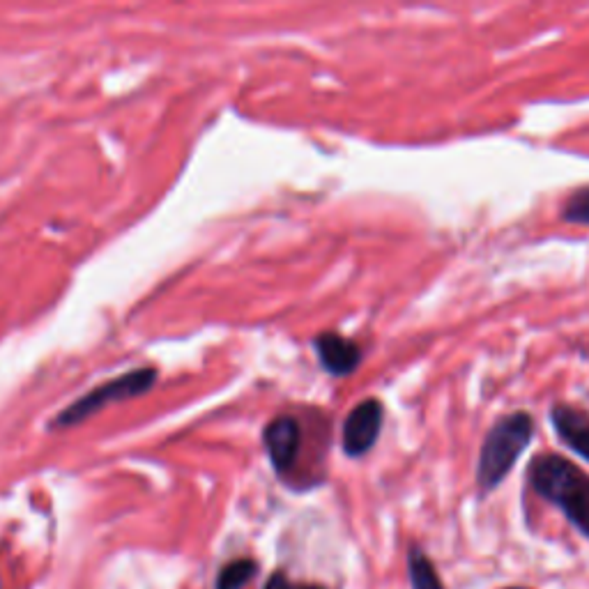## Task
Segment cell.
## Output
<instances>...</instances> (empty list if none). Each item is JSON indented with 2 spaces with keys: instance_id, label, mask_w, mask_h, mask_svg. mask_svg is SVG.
<instances>
[{
  "instance_id": "1",
  "label": "cell",
  "mask_w": 589,
  "mask_h": 589,
  "mask_svg": "<svg viewBox=\"0 0 589 589\" xmlns=\"http://www.w3.org/2000/svg\"><path fill=\"white\" fill-rule=\"evenodd\" d=\"M527 481L589 539V474L562 456L541 454L527 468Z\"/></svg>"
},
{
  "instance_id": "2",
  "label": "cell",
  "mask_w": 589,
  "mask_h": 589,
  "mask_svg": "<svg viewBox=\"0 0 589 589\" xmlns=\"http://www.w3.org/2000/svg\"><path fill=\"white\" fill-rule=\"evenodd\" d=\"M532 417L527 412H514L502 417L486 435L477 465V486L481 495L493 493L514 468L520 454L532 440Z\"/></svg>"
},
{
  "instance_id": "3",
  "label": "cell",
  "mask_w": 589,
  "mask_h": 589,
  "mask_svg": "<svg viewBox=\"0 0 589 589\" xmlns=\"http://www.w3.org/2000/svg\"><path fill=\"white\" fill-rule=\"evenodd\" d=\"M155 380H157L155 369H136V371L125 373V376H118L109 382H104V385L95 387L93 392L81 396V399L74 401L70 408L60 412V415L51 422V428L76 426L86 422L88 417H93L95 412L106 408L109 403L136 399V396L150 392L152 385H155Z\"/></svg>"
},
{
  "instance_id": "4",
  "label": "cell",
  "mask_w": 589,
  "mask_h": 589,
  "mask_svg": "<svg viewBox=\"0 0 589 589\" xmlns=\"http://www.w3.org/2000/svg\"><path fill=\"white\" fill-rule=\"evenodd\" d=\"M382 417H385V408L376 399L362 401L346 417V424H343V451L350 458H359L373 449L382 431Z\"/></svg>"
},
{
  "instance_id": "5",
  "label": "cell",
  "mask_w": 589,
  "mask_h": 589,
  "mask_svg": "<svg viewBox=\"0 0 589 589\" xmlns=\"http://www.w3.org/2000/svg\"><path fill=\"white\" fill-rule=\"evenodd\" d=\"M300 424L293 417H277L265 426L263 442L277 472H288L300 454Z\"/></svg>"
},
{
  "instance_id": "6",
  "label": "cell",
  "mask_w": 589,
  "mask_h": 589,
  "mask_svg": "<svg viewBox=\"0 0 589 589\" xmlns=\"http://www.w3.org/2000/svg\"><path fill=\"white\" fill-rule=\"evenodd\" d=\"M316 353L320 364L332 376H348L362 362V350L346 336L327 332L316 339Z\"/></svg>"
},
{
  "instance_id": "7",
  "label": "cell",
  "mask_w": 589,
  "mask_h": 589,
  "mask_svg": "<svg viewBox=\"0 0 589 589\" xmlns=\"http://www.w3.org/2000/svg\"><path fill=\"white\" fill-rule=\"evenodd\" d=\"M553 426L566 447L589 461V415L573 405H555L550 412Z\"/></svg>"
},
{
  "instance_id": "8",
  "label": "cell",
  "mask_w": 589,
  "mask_h": 589,
  "mask_svg": "<svg viewBox=\"0 0 589 589\" xmlns=\"http://www.w3.org/2000/svg\"><path fill=\"white\" fill-rule=\"evenodd\" d=\"M408 578L412 589H447L438 571L422 548L412 546L408 553Z\"/></svg>"
},
{
  "instance_id": "9",
  "label": "cell",
  "mask_w": 589,
  "mask_h": 589,
  "mask_svg": "<svg viewBox=\"0 0 589 589\" xmlns=\"http://www.w3.org/2000/svg\"><path fill=\"white\" fill-rule=\"evenodd\" d=\"M258 566L251 560H235L221 569L217 578V589H242L256 576Z\"/></svg>"
},
{
  "instance_id": "10",
  "label": "cell",
  "mask_w": 589,
  "mask_h": 589,
  "mask_svg": "<svg viewBox=\"0 0 589 589\" xmlns=\"http://www.w3.org/2000/svg\"><path fill=\"white\" fill-rule=\"evenodd\" d=\"M562 219L569 224H589V187L573 191L564 203Z\"/></svg>"
},
{
  "instance_id": "11",
  "label": "cell",
  "mask_w": 589,
  "mask_h": 589,
  "mask_svg": "<svg viewBox=\"0 0 589 589\" xmlns=\"http://www.w3.org/2000/svg\"><path fill=\"white\" fill-rule=\"evenodd\" d=\"M290 589H323V587H316V585H304V587H290Z\"/></svg>"
},
{
  "instance_id": "12",
  "label": "cell",
  "mask_w": 589,
  "mask_h": 589,
  "mask_svg": "<svg viewBox=\"0 0 589 589\" xmlns=\"http://www.w3.org/2000/svg\"><path fill=\"white\" fill-rule=\"evenodd\" d=\"M504 589H530V587H518V585H514V587H504Z\"/></svg>"
}]
</instances>
